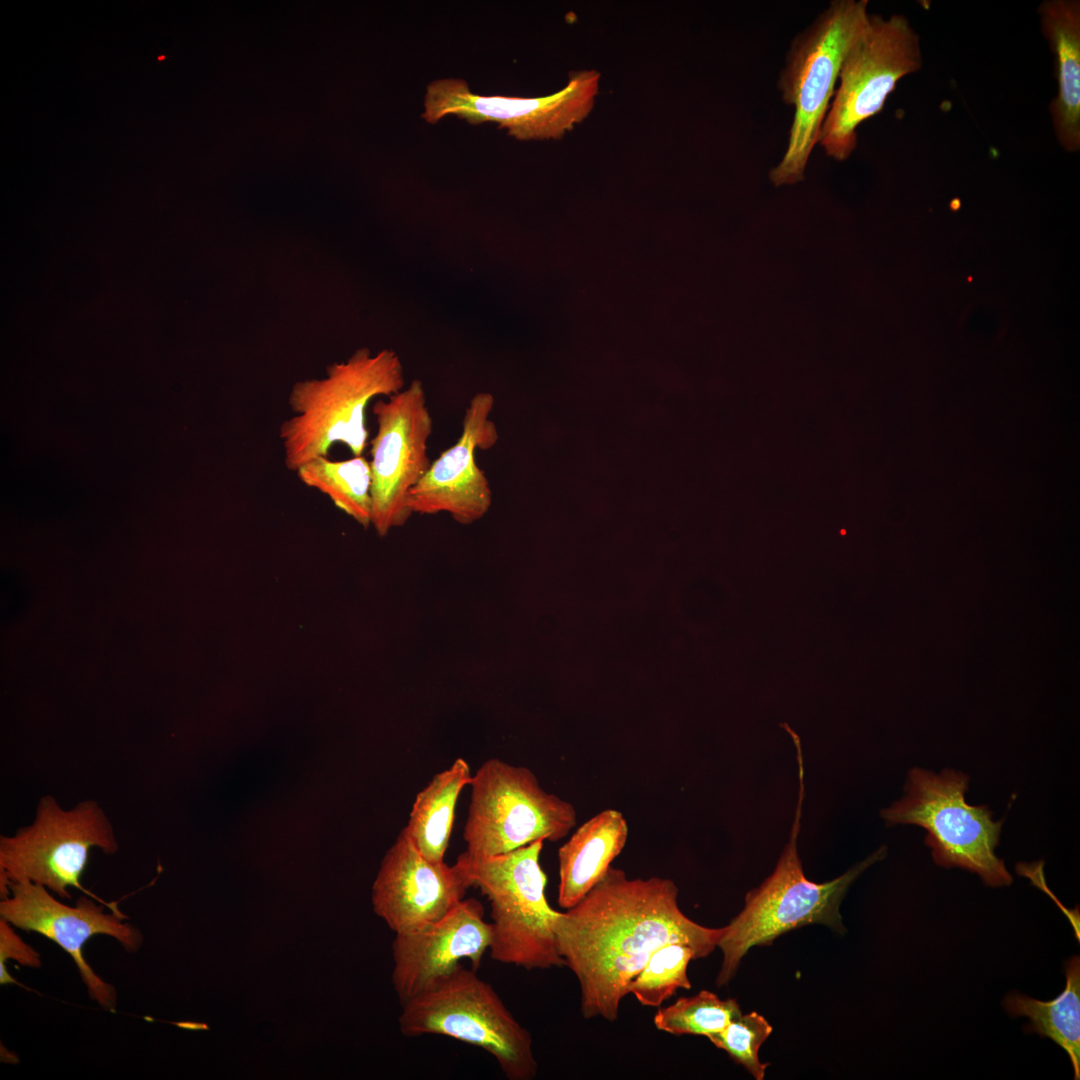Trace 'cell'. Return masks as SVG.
Returning a JSON list of instances; mask_svg holds the SVG:
<instances>
[{"label":"cell","mask_w":1080,"mask_h":1080,"mask_svg":"<svg viewBox=\"0 0 1080 1080\" xmlns=\"http://www.w3.org/2000/svg\"><path fill=\"white\" fill-rule=\"evenodd\" d=\"M677 897L670 879H630L610 866L577 904L557 911L555 945L579 982L585 1019L616 1021L631 981L660 947L684 944L697 959L714 951L722 927L694 922L682 912Z\"/></svg>","instance_id":"cell-1"},{"label":"cell","mask_w":1080,"mask_h":1080,"mask_svg":"<svg viewBox=\"0 0 1080 1080\" xmlns=\"http://www.w3.org/2000/svg\"><path fill=\"white\" fill-rule=\"evenodd\" d=\"M404 385L399 356L389 349L373 355L367 348L329 365L322 379L296 382L288 398L293 415L279 428L286 468L296 472L310 460L328 456L336 443L344 444L353 456L363 455L370 401L396 394Z\"/></svg>","instance_id":"cell-2"},{"label":"cell","mask_w":1080,"mask_h":1080,"mask_svg":"<svg viewBox=\"0 0 1080 1080\" xmlns=\"http://www.w3.org/2000/svg\"><path fill=\"white\" fill-rule=\"evenodd\" d=\"M796 748L799 791L788 843L773 873L745 896L743 909L722 927L717 947L722 951L717 986L728 984L735 976L742 958L756 945H769L778 936L797 927L822 924L839 933L844 926L840 904L853 881L869 866L885 858L880 847L844 874L824 883L808 880L797 850L802 806L805 796L802 747Z\"/></svg>","instance_id":"cell-3"},{"label":"cell","mask_w":1080,"mask_h":1080,"mask_svg":"<svg viewBox=\"0 0 1080 1080\" xmlns=\"http://www.w3.org/2000/svg\"><path fill=\"white\" fill-rule=\"evenodd\" d=\"M867 0H833L791 42L777 82L794 107L788 143L769 171L775 186L802 181L833 99L843 58L868 25Z\"/></svg>","instance_id":"cell-4"},{"label":"cell","mask_w":1080,"mask_h":1080,"mask_svg":"<svg viewBox=\"0 0 1080 1080\" xmlns=\"http://www.w3.org/2000/svg\"><path fill=\"white\" fill-rule=\"evenodd\" d=\"M401 1032L436 1034L484 1049L510 1080H531L538 1065L532 1038L490 984L459 963L403 1003Z\"/></svg>","instance_id":"cell-5"},{"label":"cell","mask_w":1080,"mask_h":1080,"mask_svg":"<svg viewBox=\"0 0 1080 1080\" xmlns=\"http://www.w3.org/2000/svg\"><path fill=\"white\" fill-rule=\"evenodd\" d=\"M539 840L508 853L457 858L471 886L490 901L493 960L527 970L565 966L553 931L557 911L548 903Z\"/></svg>","instance_id":"cell-6"},{"label":"cell","mask_w":1080,"mask_h":1080,"mask_svg":"<svg viewBox=\"0 0 1080 1080\" xmlns=\"http://www.w3.org/2000/svg\"><path fill=\"white\" fill-rule=\"evenodd\" d=\"M969 777L959 771L935 774L913 768L905 796L881 811L888 826L909 824L926 830L925 844L936 864L978 874L989 886L1010 885L1012 876L995 849L1004 819L993 820L986 805L965 800Z\"/></svg>","instance_id":"cell-7"},{"label":"cell","mask_w":1080,"mask_h":1080,"mask_svg":"<svg viewBox=\"0 0 1080 1080\" xmlns=\"http://www.w3.org/2000/svg\"><path fill=\"white\" fill-rule=\"evenodd\" d=\"M92 848L115 854L118 842L110 820L94 800L63 809L50 795L40 799L34 821L13 836L0 837V896H10L11 883L29 881L47 888L62 899H71L70 888L120 911L81 884Z\"/></svg>","instance_id":"cell-8"},{"label":"cell","mask_w":1080,"mask_h":1080,"mask_svg":"<svg viewBox=\"0 0 1080 1080\" xmlns=\"http://www.w3.org/2000/svg\"><path fill=\"white\" fill-rule=\"evenodd\" d=\"M922 64L919 36L905 16L870 14L843 58L822 124L818 143L826 155L847 160L857 146L858 126L881 112L899 80Z\"/></svg>","instance_id":"cell-9"},{"label":"cell","mask_w":1080,"mask_h":1080,"mask_svg":"<svg viewBox=\"0 0 1080 1080\" xmlns=\"http://www.w3.org/2000/svg\"><path fill=\"white\" fill-rule=\"evenodd\" d=\"M469 786L463 838L471 857L496 856L539 840L555 842L576 825L573 805L546 792L529 768L488 759Z\"/></svg>","instance_id":"cell-10"},{"label":"cell","mask_w":1080,"mask_h":1080,"mask_svg":"<svg viewBox=\"0 0 1080 1080\" xmlns=\"http://www.w3.org/2000/svg\"><path fill=\"white\" fill-rule=\"evenodd\" d=\"M599 81L596 70H582L552 95L523 98L475 94L462 79L435 80L427 85L421 117L430 124L449 115L472 125L494 122L522 141L560 139L591 112Z\"/></svg>","instance_id":"cell-11"},{"label":"cell","mask_w":1080,"mask_h":1080,"mask_svg":"<svg viewBox=\"0 0 1080 1080\" xmlns=\"http://www.w3.org/2000/svg\"><path fill=\"white\" fill-rule=\"evenodd\" d=\"M377 432L371 440V525L380 537L403 526L413 513L410 492L431 466L427 442L433 421L421 381L372 408Z\"/></svg>","instance_id":"cell-12"},{"label":"cell","mask_w":1080,"mask_h":1080,"mask_svg":"<svg viewBox=\"0 0 1080 1080\" xmlns=\"http://www.w3.org/2000/svg\"><path fill=\"white\" fill-rule=\"evenodd\" d=\"M11 894L0 901V918L26 932H35L56 943L73 960L89 997L105 1011L117 1006L116 988L104 981L86 961L83 949L96 935L114 938L128 953L140 950L144 938L128 917L84 895L74 906L56 899L47 888L29 882L9 885Z\"/></svg>","instance_id":"cell-13"},{"label":"cell","mask_w":1080,"mask_h":1080,"mask_svg":"<svg viewBox=\"0 0 1080 1080\" xmlns=\"http://www.w3.org/2000/svg\"><path fill=\"white\" fill-rule=\"evenodd\" d=\"M471 887L456 862L425 858L403 829L384 856L373 884L375 913L396 933L423 928L447 914Z\"/></svg>","instance_id":"cell-14"},{"label":"cell","mask_w":1080,"mask_h":1080,"mask_svg":"<svg viewBox=\"0 0 1080 1080\" xmlns=\"http://www.w3.org/2000/svg\"><path fill=\"white\" fill-rule=\"evenodd\" d=\"M495 399L487 392L472 397L456 443L444 450L410 492L412 511L419 514L449 513L460 524L480 520L492 504V490L475 461L477 450H488L498 440L490 419Z\"/></svg>","instance_id":"cell-15"},{"label":"cell","mask_w":1080,"mask_h":1080,"mask_svg":"<svg viewBox=\"0 0 1080 1080\" xmlns=\"http://www.w3.org/2000/svg\"><path fill=\"white\" fill-rule=\"evenodd\" d=\"M492 940L482 904L462 899L439 920L415 931L396 934L393 942L392 983L404 1003L462 959L477 970Z\"/></svg>","instance_id":"cell-16"},{"label":"cell","mask_w":1080,"mask_h":1080,"mask_svg":"<svg viewBox=\"0 0 1080 1080\" xmlns=\"http://www.w3.org/2000/svg\"><path fill=\"white\" fill-rule=\"evenodd\" d=\"M1038 14L1053 54L1058 87L1050 104L1053 128L1060 145L1076 152L1080 149V2L1045 0Z\"/></svg>","instance_id":"cell-17"},{"label":"cell","mask_w":1080,"mask_h":1080,"mask_svg":"<svg viewBox=\"0 0 1080 1080\" xmlns=\"http://www.w3.org/2000/svg\"><path fill=\"white\" fill-rule=\"evenodd\" d=\"M628 838L623 814L605 809L581 826L558 850V904H577L606 874Z\"/></svg>","instance_id":"cell-18"},{"label":"cell","mask_w":1080,"mask_h":1080,"mask_svg":"<svg viewBox=\"0 0 1080 1080\" xmlns=\"http://www.w3.org/2000/svg\"><path fill=\"white\" fill-rule=\"evenodd\" d=\"M471 779L469 764L459 757L449 768L434 775L416 795L404 830L418 851L428 860L444 861L457 801Z\"/></svg>","instance_id":"cell-19"},{"label":"cell","mask_w":1080,"mask_h":1080,"mask_svg":"<svg viewBox=\"0 0 1080 1080\" xmlns=\"http://www.w3.org/2000/svg\"><path fill=\"white\" fill-rule=\"evenodd\" d=\"M1066 985L1051 1001H1040L1012 992L1004 1000L1012 1016H1026L1028 1032L1048 1037L1065 1050L1074 1069V1079L1080 1078V959L1073 956L1065 964Z\"/></svg>","instance_id":"cell-20"},{"label":"cell","mask_w":1080,"mask_h":1080,"mask_svg":"<svg viewBox=\"0 0 1080 1080\" xmlns=\"http://www.w3.org/2000/svg\"><path fill=\"white\" fill-rule=\"evenodd\" d=\"M296 474L302 483L326 495L364 528L371 525L372 481L366 457L331 460L320 456L302 465Z\"/></svg>","instance_id":"cell-21"},{"label":"cell","mask_w":1080,"mask_h":1080,"mask_svg":"<svg viewBox=\"0 0 1080 1080\" xmlns=\"http://www.w3.org/2000/svg\"><path fill=\"white\" fill-rule=\"evenodd\" d=\"M742 1014L735 999H721L717 994L702 990L680 997L673 1004L660 1008L654 1015L655 1027L663 1032L680 1035H701L707 1038Z\"/></svg>","instance_id":"cell-22"},{"label":"cell","mask_w":1080,"mask_h":1080,"mask_svg":"<svg viewBox=\"0 0 1080 1080\" xmlns=\"http://www.w3.org/2000/svg\"><path fill=\"white\" fill-rule=\"evenodd\" d=\"M697 959L695 951L684 944L673 943L660 947L648 959L629 985V994L648 1007H660L678 989L689 990L688 964Z\"/></svg>","instance_id":"cell-23"},{"label":"cell","mask_w":1080,"mask_h":1080,"mask_svg":"<svg viewBox=\"0 0 1080 1080\" xmlns=\"http://www.w3.org/2000/svg\"><path fill=\"white\" fill-rule=\"evenodd\" d=\"M772 1026L756 1011L741 1014L708 1039L741 1064L756 1080H763L769 1063L759 1060L760 1046L770 1036Z\"/></svg>","instance_id":"cell-24"},{"label":"cell","mask_w":1080,"mask_h":1080,"mask_svg":"<svg viewBox=\"0 0 1080 1080\" xmlns=\"http://www.w3.org/2000/svg\"><path fill=\"white\" fill-rule=\"evenodd\" d=\"M5 919L0 918V983L1 985H21L8 972L6 963L8 959L18 962L22 966L30 968L41 967L40 953L31 945L24 942Z\"/></svg>","instance_id":"cell-25"}]
</instances>
